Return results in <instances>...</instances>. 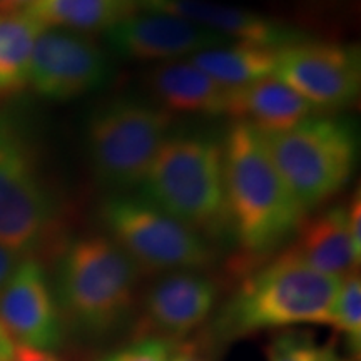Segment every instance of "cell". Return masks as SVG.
<instances>
[{
    "mask_svg": "<svg viewBox=\"0 0 361 361\" xmlns=\"http://www.w3.org/2000/svg\"><path fill=\"white\" fill-rule=\"evenodd\" d=\"M8 361H61V360L54 355V351L40 350V348H34V346L19 345V343H16L12 358Z\"/></svg>",
    "mask_w": 361,
    "mask_h": 361,
    "instance_id": "26",
    "label": "cell"
},
{
    "mask_svg": "<svg viewBox=\"0 0 361 361\" xmlns=\"http://www.w3.org/2000/svg\"><path fill=\"white\" fill-rule=\"evenodd\" d=\"M229 234L241 250V268L261 264L288 245L306 218L266 147L263 133L234 123L223 141Z\"/></svg>",
    "mask_w": 361,
    "mask_h": 361,
    "instance_id": "1",
    "label": "cell"
},
{
    "mask_svg": "<svg viewBox=\"0 0 361 361\" xmlns=\"http://www.w3.org/2000/svg\"><path fill=\"white\" fill-rule=\"evenodd\" d=\"M61 231V204L20 119L0 112V245L25 258Z\"/></svg>",
    "mask_w": 361,
    "mask_h": 361,
    "instance_id": "6",
    "label": "cell"
},
{
    "mask_svg": "<svg viewBox=\"0 0 361 361\" xmlns=\"http://www.w3.org/2000/svg\"><path fill=\"white\" fill-rule=\"evenodd\" d=\"M24 259L25 256H22L20 252L8 250V247L0 245V291L11 281L13 273H16Z\"/></svg>",
    "mask_w": 361,
    "mask_h": 361,
    "instance_id": "25",
    "label": "cell"
},
{
    "mask_svg": "<svg viewBox=\"0 0 361 361\" xmlns=\"http://www.w3.org/2000/svg\"><path fill=\"white\" fill-rule=\"evenodd\" d=\"M106 39L117 56L159 64L231 42L192 22L156 12L133 13L106 30Z\"/></svg>",
    "mask_w": 361,
    "mask_h": 361,
    "instance_id": "11",
    "label": "cell"
},
{
    "mask_svg": "<svg viewBox=\"0 0 361 361\" xmlns=\"http://www.w3.org/2000/svg\"><path fill=\"white\" fill-rule=\"evenodd\" d=\"M306 2L314 7H326V6H340L343 0H306Z\"/></svg>",
    "mask_w": 361,
    "mask_h": 361,
    "instance_id": "30",
    "label": "cell"
},
{
    "mask_svg": "<svg viewBox=\"0 0 361 361\" xmlns=\"http://www.w3.org/2000/svg\"><path fill=\"white\" fill-rule=\"evenodd\" d=\"M135 11V0H35L24 12L44 29L85 35L109 30Z\"/></svg>",
    "mask_w": 361,
    "mask_h": 361,
    "instance_id": "18",
    "label": "cell"
},
{
    "mask_svg": "<svg viewBox=\"0 0 361 361\" xmlns=\"http://www.w3.org/2000/svg\"><path fill=\"white\" fill-rule=\"evenodd\" d=\"M329 324L346 336L350 348H361V279L358 271L341 278Z\"/></svg>",
    "mask_w": 361,
    "mask_h": 361,
    "instance_id": "21",
    "label": "cell"
},
{
    "mask_svg": "<svg viewBox=\"0 0 361 361\" xmlns=\"http://www.w3.org/2000/svg\"><path fill=\"white\" fill-rule=\"evenodd\" d=\"M273 75L303 96L318 114L348 109L361 94V51L356 44L298 40L279 49Z\"/></svg>",
    "mask_w": 361,
    "mask_h": 361,
    "instance_id": "9",
    "label": "cell"
},
{
    "mask_svg": "<svg viewBox=\"0 0 361 361\" xmlns=\"http://www.w3.org/2000/svg\"><path fill=\"white\" fill-rule=\"evenodd\" d=\"M218 295V284L201 271L168 273L144 300L146 326L157 331V338L180 340L209 318Z\"/></svg>",
    "mask_w": 361,
    "mask_h": 361,
    "instance_id": "13",
    "label": "cell"
},
{
    "mask_svg": "<svg viewBox=\"0 0 361 361\" xmlns=\"http://www.w3.org/2000/svg\"><path fill=\"white\" fill-rule=\"evenodd\" d=\"M101 219L109 238L141 273L201 271L216 261L209 239L142 196L109 197L101 207Z\"/></svg>",
    "mask_w": 361,
    "mask_h": 361,
    "instance_id": "8",
    "label": "cell"
},
{
    "mask_svg": "<svg viewBox=\"0 0 361 361\" xmlns=\"http://www.w3.org/2000/svg\"><path fill=\"white\" fill-rule=\"evenodd\" d=\"M174 350L173 341L151 336L117 350L101 361H169Z\"/></svg>",
    "mask_w": 361,
    "mask_h": 361,
    "instance_id": "23",
    "label": "cell"
},
{
    "mask_svg": "<svg viewBox=\"0 0 361 361\" xmlns=\"http://www.w3.org/2000/svg\"><path fill=\"white\" fill-rule=\"evenodd\" d=\"M288 250L311 268L336 278L355 273L360 266L351 246L345 204L331 206L313 218H305L295 234V243Z\"/></svg>",
    "mask_w": 361,
    "mask_h": 361,
    "instance_id": "17",
    "label": "cell"
},
{
    "mask_svg": "<svg viewBox=\"0 0 361 361\" xmlns=\"http://www.w3.org/2000/svg\"><path fill=\"white\" fill-rule=\"evenodd\" d=\"M279 49L229 42L191 56V62L228 89H238L274 74Z\"/></svg>",
    "mask_w": 361,
    "mask_h": 361,
    "instance_id": "19",
    "label": "cell"
},
{
    "mask_svg": "<svg viewBox=\"0 0 361 361\" xmlns=\"http://www.w3.org/2000/svg\"><path fill=\"white\" fill-rule=\"evenodd\" d=\"M35 0H0V16H8V13L24 12L30 4Z\"/></svg>",
    "mask_w": 361,
    "mask_h": 361,
    "instance_id": "28",
    "label": "cell"
},
{
    "mask_svg": "<svg viewBox=\"0 0 361 361\" xmlns=\"http://www.w3.org/2000/svg\"><path fill=\"white\" fill-rule=\"evenodd\" d=\"M139 276L137 264L109 236L80 238L61 258L59 303L72 326L99 340L128 319Z\"/></svg>",
    "mask_w": 361,
    "mask_h": 361,
    "instance_id": "4",
    "label": "cell"
},
{
    "mask_svg": "<svg viewBox=\"0 0 361 361\" xmlns=\"http://www.w3.org/2000/svg\"><path fill=\"white\" fill-rule=\"evenodd\" d=\"M109 59L92 39L62 29H44L34 44L29 85L52 101H71L104 85Z\"/></svg>",
    "mask_w": 361,
    "mask_h": 361,
    "instance_id": "10",
    "label": "cell"
},
{
    "mask_svg": "<svg viewBox=\"0 0 361 361\" xmlns=\"http://www.w3.org/2000/svg\"><path fill=\"white\" fill-rule=\"evenodd\" d=\"M266 361H333L335 350L318 345L310 335L284 331L274 336L266 346Z\"/></svg>",
    "mask_w": 361,
    "mask_h": 361,
    "instance_id": "22",
    "label": "cell"
},
{
    "mask_svg": "<svg viewBox=\"0 0 361 361\" xmlns=\"http://www.w3.org/2000/svg\"><path fill=\"white\" fill-rule=\"evenodd\" d=\"M13 348H16V341L8 335V331L0 322V361H8L12 358Z\"/></svg>",
    "mask_w": 361,
    "mask_h": 361,
    "instance_id": "27",
    "label": "cell"
},
{
    "mask_svg": "<svg viewBox=\"0 0 361 361\" xmlns=\"http://www.w3.org/2000/svg\"><path fill=\"white\" fill-rule=\"evenodd\" d=\"M135 6L144 12L168 13L189 20L236 42L281 49L310 37L261 13L213 0H135Z\"/></svg>",
    "mask_w": 361,
    "mask_h": 361,
    "instance_id": "14",
    "label": "cell"
},
{
    "mask_svg": "<svg viewBox=\"0 0 361 361\" xmlns=\"http://www.w3.org/2000/svg\"><path fill=\"white\" fill-rule=\"evenodd\" d=\"M42 30L25 12L0 16V99L17 96L29 85L34 44Z\"/></svg>",
    "mask_w": 361,
    "mask_h": 361,
    "instance_id": "20",
    "label": "cell"
},
{
    "mask_svg": "<svg viewBox=\"0 0 361 361\" xmlns=\"http://www.w3.org/2000/svg\"><path fill=\"white\" fill-rule=\"evenodd\" d=\"M341 278L303 263L290 250L247 271L214 322L223 341L295 324H329Z\"/></svg>",
    "mask_w": 361,
    "mask_h": 361,
    "instance_id": "2",
    "label": "cell"
},
{
    "mask_svg": "<svg viewBox=\"0 0 361 361\" xmlns=\"http://www.w3.org/2000/svg\"><path fill=\"white\" fill-rule=\"evenodd\" d=\"M171 126L168 111L137 97H116L94 109L87 151L99 184L117 194L141 186Z\"/></svg>",
    "mask_w": 361,
    "mask_h": 361,
    "instance_id": "7",
    "label": "cell"
},
{
    "mask_svg": "<svg viewBox=\"0 0 361 361\" xmlns=\"http://www.w3.org/2000/svg\"><path fill=\"white\" fill-rule=\"evenodd\" d=\"M144 200L206 239L229 234L223 142L209 134H174L141 183Z\"/></svg>",
    "mask_w": 361,
    "mask_h": 361,
    "instance_id": "3",
    "label": "cell"
},
{
    "mask_svg": "<svg viewBox=\"0 0 361 361\" xmlns=\"http://www.w3.org/2000/svg\"><path fill=\"white\" fill-rule=\"evenodd\" d=\"M314 107L281 80L269 75L243 87L229 90L226 116L247 123L261 133L290 129L313 114Z\"/></svg>",
    "mask_w": 361,
    "mask_h": 361,
    "instance_id": "16",
    "label": "cell"
},
{
    "mask_svg": "<svg viewBox=\"0 0 361 361\" xmlns=\"http://www.w3.org/2000/svg\"><path fill=\"white\" fill-rule=\"evenodd\" d=\"M144 87L154 104L173 114L226 116L229 90L191 61L161 62L144 72Z\"/></svg>",
    "mask_w": 361,
    "mask_h": 361,
    "instance_id": "15",
    "label": "cell"
},
{
    "mask_svg": "<svg viewBox=\"0 0 361 361\" xmlns=\"http://www.w3.org/2000/svg\"><path fill=\"white\" fill-rule=\"evenodd\" d=\"M0 322L19 345L54 351L64 341L56 296L35 258L22 261L0 291Z\"/></svg>",
    "mask_w": 361,
    "mask_h": 361,
    "instance_id": "12",
    "label": "cell"
},
{
    "mask_svg": "<svg viewBox=\"0 0 361 361\" xmlns=\"http://www.w3.org/2000/svg\"><path fill=\"white\" fill-rule=\"evenodd\" d=\"M346 207V224H348V233L353 246L355 256L361 259V194L360 184L356 186V191L351 194Z\"/></svg>",
    "mask_w": 361,
    "mask_h": 361,
    "instance_id": "24",
    "label": "cell"
},
{
    "mask_svg": "<svg viewBox=\"0 0 361 361\" xmlns=\"http://www.w3.org/2000/svg\"><path fill=\"white\" fill-rule=\"evenodd\" d=\"M333 361H348V360H341V358H338V356H336V358L333 360Z\"/></svg>",
    "mask_w": 361,
    "mask_h": 361,
    "instance_id": "31",
    "label": "cell"
},
{
    "mask_svg": "<svg viewBox=\"0 0 361 361\" xmlns=\"http://www.w3.org/2000/svg\"><path fill=\"white\" fill-rule=\"evenodd\" d=\"M263 137L278 173L306 214L353 178L360 139L348 119L311 116L290 129L263 133Z\"/></svg>",
    "mask_w": 361,
    "mask_h": 361,
    "instance_id": "5",
    "label": "cell"
},
{
    "mask_svg": "<svg viewBox=\"0 0 361 361\" xmlns=\"http://www.w3.org/2000/svg\"><path fill=\"white\" fill-rule=\"evenodd\" d=\"M169 361H207L202 356L192 353V351H178L174 350L173 356H171Z\"/></svg>",
    "mask_w": 361,
    "mask_h": 361,
    "instance_id": "29",
    "label": "cell"
}]
</instances>
